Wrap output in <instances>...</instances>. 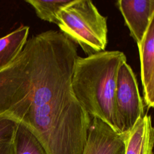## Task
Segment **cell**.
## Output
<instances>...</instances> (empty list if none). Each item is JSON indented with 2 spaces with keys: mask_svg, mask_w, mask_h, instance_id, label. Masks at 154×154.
<instances>
[{
  "mask_svg": "<svg viewBox=\"0 0 154 154\" xmlns=\"http://www.w3.org/2000/svg\"><path fill=\"white\" fill-rule=\"evenodd\" d=\"M27 42L0 79V117L26 126L46 154H82L91 117L72 87L77 45L55 30Z\"/></svg>",
  "mask_w": 154,
  "mask_h": 154,
  "instance_id": "1",
  "label": "cell"
},
{
  "mask_svg": "<svg viewBox=\"0 0 154 154\" xmlns=\"http://www.w3.org/2000/svg\"><path fill=\"white\" fill-rule=\"evenodd\" d=\"M126 61L125 55L119 51L78 56L72 76L73 92L84 110L119 134L115 91L118 70Z\"/></svg>",
  "mask_w": 154,
  "mask_h": 154,
  "instance_id": "2",
  "label": "cell"
},
{
  "mask_svg": "<svg viewBox=\"0 0 154 154\" xmlns=\"http://www.w3.org/2000/svg\"><path fill=\"white\" fill-rule=\"evenodd\" d=\"M61 32L79 45L88 56L105 51L107 45V18L91 1L73 0L58 14Z\"/></svg>",
  "mask_w": 154,
  "mask_h": 154,
  "instance_id": "3",
  "label": "cell"
},
{
  "mask_svg": "<svg viewBox=\"0 0 154 154\" xmlns=\"http://www.w3.org/2000/svg\"><path fill=\"white\" fill-rule=\"evenodd\" d=\"M115 104L120 134L130 131L144 115L135 75L126 61L121 64L117 72Z\"/></svg>",
  "mask_w": 154,
  "mask_h": 154,
  "instance_id": "4",
  "label": "cell"
},
{
  "mask_svg": "<svg viewBox=\"0 0 154 154\" xmlns=\"http://www.w3.org/2000/svg\"><path fill=\"white\" fill-rule=\"evenodd\" d=\"M82 154H125L123 135L116 132L102 120L91 117Z\"/></svg>",
  "mask_w": 154,
  "mask_h": 154,
  "instance_id": "5",
  "label": "cell"
},
{
  "mask_svg": "<svg viewBox=\"0 0 154 154\" xmlns=\"http://www.w3.org/2000/svg\"><path fill=\"white\" fill-rule=\"evenodd\" d=\"M118 7L137 45L141 42L154 14V0H119Z\"/></svg>",
  "mask_w": 154,
  "mask_h": 154,
  "instance_id": "6",
  "label": "cell"
},
{
  "mask_svg": "<svg viewBox=\"0 0 154 154\" xmlns=\"http://www.w3.org/2000/svg\"><path fill=\"white\" fill-rule=\"evenodd\" d=\"M123 135L125 154H153L154 127L150 116L144 115Z\"/></svg>",
  "mask_w": 154,
  "mask_h": 154,
  "instance_id": "7",
  "label": "cell"
},
{
  "mask_svg": "<svg viewBox=\"0 0 154 154\" xmlns=\"http://www.w3.org/2000/svg\"><path fill=\"white\" fill-rule=\"evenodd\" d=\"M29 28L21 25L0 38V69L6 67L22 51L29 34Z\"/></svg>",
  "mask_w": 154,
  "mask_h": 154,
  "instance_id": "8",
  "label": "cell"
},
{
  "mask_svg": "<svg viewBox=\"0 0 154 154\" xmlns=\"http://www.w3.org/2000/svg\"><path fill=\"white\" fill-rule=\"evenodd\" d=\"M138 47L140 60L141 79L144 88L149 81L154 65V14Z\"/></svg>",
  "mask_w": 154,
  "mask_h": 154,
  "instance_id": "9",
  "label": "cell"
},
{
  "mask_svg": "<svg viewBox=\"0 0 154 154\" xmlns=\"http://www.w3.org/2000/svg\"><path fill=\"white\" fill-rule=\"evenodd\" d=\"M13 146L14 154H46L31 131L22 123L17 124Z\"/></svg>",
  "mask_w": 154,
  "mask_h": 154,
  "instance_id": "10",
  "label": "cell"
},
{
  "mask_svg": "<svg viewBox=\"0 0 154 154\" xmlns=\"http://www.w3.org/2000/svg\"><path fill=\"white\" fill-rule=\"evenodd\" d=\"M73 0H26L34 9L37 16L45 21L58 24L59 12Z\"/></svg>",
  "mask_w": 154,
  "mask_h": 154,
  "instance_id": "11",
  "label": "cell"
},
{
  "mask_svg": "<svg viewBox=\"0 0 154 154\" xmlns=\"http://www.w3.org/2000/svg\"><path fill=\"white\" fill-rule=\"evenodd\" d=\"M18 122L5 117H0V143L13 141Z\"/></svg>",
  "mask_w": 154,
  "mask_h": 154,
  "instance_id": "12",
  "label": "cell"
},
{
  "mask_svg": "<svg viewBox=\"0 0 154 154\" xmlns=\"http://www.w3.org/2000/svg\"><path fill=\"white\" fill-rule=\"evenodd\" d=\"M144 102L148 108H154V65L149 81L143 88Z\"/></svg>",
  "mask_w": 154,
  "mask_h": 154,
  "instance_id": "13",
  "label": "cell"
},
{
  "mask_svg": "<svg viewBox=\"0 0 154 154\" xmlns=\"http://www.w3.org/2000/svg\"><path fill=\"white\" fill-rule=\"evenodd\" d=\"M0 154H14L13 141L0 143Z\"/></svg>",
  "mask_w": 154,
  "mask_h": 154,
  "instance_id": "14",
  "label": "cell"
}]
</instances>
